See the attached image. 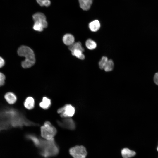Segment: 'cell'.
I'll return each mask as SVG.
<instances>
[{
	"label": "cell",
	"mask_w": 158,
	"mask_h": 158,
	"mask_svg": "<svg viewBox=\"0 0 158 158\" xmlns=\"http://www.w3.org/2000/svg\"><path fill=\"white\" fill-rule=\"evenodd\" d=\"M114 66L113 61L111 59L108 60L104 69L106 72H109L112 71Z\"/></svg>",
	"instance_id": "d6986e66"
},
{
	"label": "cell",
	"mask_w": 158,
	"mask_h": 158,
	"mask_svg": "<svg viewBox=\"0 0 158 158\" xmlns=\"http://www.w3.org/2000/svg\"><path fill=\"white\" fill-rule=\"evenodd\" d=\"M32 17L34 22H37L41 23L43 25L44 28L47 27L48 23L46 21V17L42 13H36L33 15Z\"/></svg>",
	"instance_id": "ba28073f"
},
{
	"label": "cell",
	"mask_w": 158,
	"mask_h": 158,
	"mask_svg": "<svg viewBox=\"0 0 158 158\" xmlns=\"http://www.w3.org/2000/svg\"><path fill=\"white\" fill-rule=\"evenodd\" d=\"M37 3L42 6L48 7L51 4L50 0H36Z\"/></svg>",
	"instance_id": "603a6c76"
},
{
	"label": "cell",
	"mask_w": 158,
	"mask_h": 158,
	"mask_svg": "<svg viewBox=\"0 0 158 158\" xmlns=\"http://www.w3.org/2000/svg\"><path fill=\"white\" fill-rule=\"evenodd\" d=\"M18 55L25 57V59L21 63L24 68H28L32 67L35 63V59L33 51L29 47L22 46L19 47L17 51Z\"/></svg>",
	"instance_id": "3957f363"
},
{
	"label": "cell",
	"mask_w": 158,
	"mask_h": 158,
	"mask_svg": "<svg viewBox=\"0 0 158 158\" xmlns=\"http://www.w3.org/2000/svg\"><path fill=\"white\" fill-rule=\"evenodd\" d=\"M68 49L71 51L76 50H79L83 52L84 51V49L82 47L81 43L80 42L74 43L71 45L69 46Z\"/></svg>",
	"instance_id": "e0dca14e"
},
{
	"label": "cell",
	"mask_w": 158,
	"mask_h": 158,
	"mask_svg": "<svg viewBox=\"0 0 158 158\" xmlns=\"http://www.w3.org/2000/svg\"><path fill=\"white\" fill-rule=\"evenodd\" d=\"M26 138L31 140L37 147H38L39 146L41 139L38 138L35 135L31 134H28L26 135Z\"/></svg>",
	"instance_id": "7c38bea8"
},
{
	"label": "cell",
	"mask_w": 158,
	"mask_h": 158,
	"mask_svg": "<svg viewBox=\"0 0 158 158\" xmlns=\"http://www.w3.org/2000/svg\"><path fill=\"white\" fill-rule=\"evenodd\" d=\"M38 148L40 154L44 157L56 156L59 151L58 146L54 139L50 140L41 139L40 144Z\"/></svg>",
	"instance_id": "7a4b0ae2"
},
{
	"label": "cell",
	"mask_w": 158,
	"mask_h": 158,
	"mask_svg": "<svg viewBox=\"0 0 158 158\" xmlns=\"http://www.w3.org/2000/svg\"><path fill=\"white\" fill-rule=\"evenodd\" d=\"M5 61L4 59L0 56V68L2 67L4 65Z\"/></svg>",
	"instance_id": "484cf974"
},
{
	"label": "cell",
	"mask_w": 158,
	"mask_h": 158,
	"mask_svg": "<svg viewBox=\"0 0 158 158\" xmlns=\"http://www.w3.org/2000/svg\"><path fill=\"white\" fill-rule=\"evenodd\" d=\"M37 125L16 109L6 107L0 110V132L12 128H21L24 126Z\"/></svg>",
	"instance_id": "6da1fadb"
},
{
	"label": "cell",
	"mask_w": 158,
	"mask_h": 158,
	"mask_svg": "<svg viewBox=\"0 0 158 158\" xmlns=\"http://www.w3.org/2000/svg\"><path fill=\"white\" fill-rule=\"evenodd\" d=\"M35 102L34 98L31 97H27L24 102L25 107L29 110L33 109L35 106Z\"/></svg>",
	"instance_id": "8fae6325"
},
{
	"label": "cell",
	"mask_w": 158,
	"mask_h": 158,
	"mask_svg": "<svg viewBox=\"0 0 158 158\" xmlns=\"http://www.w3.org/2000/svg\"><path fill=\"white\" fill-rule=\"evenodd\" d=\"M157 150L158 151V147H157Z\"/></svg>",
	"instance_id": "4316f807"
},
{
	"label": "cell",
	"mask_w": 158,
	"mask_h": 158,
	"mask_svg": "<svg viewBox=\"0 0 158 158\" xmlns=\"http://www.w3.org/2000/svg\"><path fill=\"white\" fill-rule=\"evenodd\" d=\"M57 122L59 126L63 128L73 130L75 128V122L70 118H63L61 120L57 121Z\"/></svg>",
	"instance_id": "52a82bcc"
},
{
	"label": "cell",
	"mask_w": 158,
	"mask_h": 158,
	"mask_svg": "<svg viewBox=\"0 0 158 158\" xmlns=\"http://www.w3.org/2000/svg\"><path fill=\"white\" fill-rule=\"evenodd\" d=\"M5 79L6 77L4 74L0 72V87L5 84Z\"/></svg>",
	"instance_id": "cb8c5ba5"
},
{
	"label": "cell",
	"mask_w": 158,
	"mask_h": 158,
	"mask_svg": "<svg viewBox=\"0 0 158 158\" xmlns=\"http://www.w3.org/2000/svg\"><path fill=\"white\" fill-rule=\"evenodd\" d=\"M108 60V58L106 56H103L99 63V68L103 69L106 64Z\"/></svg>",
	"instance_id": "44dd1931"
},
{
	"label": "cell",
	"mask_w": 158,
	"mask_h": 158,
	"mask_svg": "<svg viewBox=\"0 0 158 158\" xmlns=\"http://www.w3.org/2000/svg\"><path fill=\"white\" fill-rule=\"evenodd\" d=\"M89 26L90 30L92 31L95 32L99 29L100 24L99 20H95L90 22L89 24Z\"/></svg>",
	"instance_id": "2e32d148"
},
{
	"label": "cell",
	"mask_w": 158,
	"mask_h": 158,
	"mask_svg": "<svg viewBox=\"0 0 158 158\" xmlns=\"http://www.w3.org/2000/svg\"><path fill=\"white\" fill-rule=\"evenodd\" d=\"M51 105V101L49 98L44 97L42 101L40 103V107L43 109H47L49 108Z\"/></svg>",
	"instance_id": "9a60e30c"
},
{
	"label": "cell",
	"mask_w": 158,
	"mask_h": 158,
	"mask_svg": "<svg viewBox=\"0 0 158 158\" xmlns=\"http://www.w3.org/2000/svg\"><path fill=\"white\" fill-rule=\"evenodd\" d=\"M121 153L123 158H130L134 156L135 152L127 148L123 149L121 151Z\"/></svg>",
	"instance_id": "5bb4252c"
},
{
	"label": "cell",
	"mask_w": 158,
	"mask_h": 158,
	"mask_svg": "<svg viewBox=\"0 0 158 158\" xmlns=\"http://www.w3.org/2000/svg\"><path fill=\"white\" fill-rule=\"evenodd\" d=\"M80 7L83 10L87 11L90 9L93 0H78Z\"/></svg>",
	"instance_id": "30bf717a"
},
{
	"label": "cell",
	"mask_w": 158,
	"mask_h": 158,
	"mask_svg": "<svg viewBox=\"0 0 158 158\" xmlns=\"http://www.w3.org/2000/svg\"><path fill=\"white\" fill-rule=\"evenodd\" d=\"M74 37L71 34H67L63 37V41L66 45L69 46L74 42Z\"/></svg>",
	"instance_id": "4fadbf2b"
},
{
	"label": "cell",
	"mask_w": 158,
	"mask_h": 158,
	"mask_svg": "<svg viewBox=\"0 0 158 158\" xmlns=\"http://www.w3.org/2000/svg\"><path fill=\"white\" fill-rule=\"evenodd\" d=\"M4 97L6 101L10 104H14L17 100L16 95L11 92H8L6 93Z\"/></svg>",
	"instance_id": "9c48e42d"
},
{
	"label": "cell",
	"mask_w": 158,
	"mask_h": 158,
	"mask_svg": "<svg viewBox=\"0 0 158 158\" xmlns=\"http://www.w3.org/2000/svg\"><path fill=\"white\" fill-rule=\"evenodd\" d=\"M71 52L72 55L77 58L81 60L85 59V56L82 51L79 50H76Z\"/></svg>",
	"instance_id": "ffe728a7"
},
{
	"label": "cell",
	"mask_w": 158,
	"mask_h": 158,
	"mask_svg": "<svg viewBox=\"0 0 158 158\" xmlns=\"http://www.w3.org/2000/svg\"><path fill=\"white\" fill-rule=\"evenodd\" d=\"M40 129L41 136L47 140L54 139V137L57 133L56 128L48 121L45 122Z\"/></svg>",
	"instance_id": "277c9868"
},
{
	"label": "cell",
	"mask_w": 158,
	"mask_h": 158,
	"mask_svg": "<svg viewBox=\"0 0 158 158\" xmlns=\"http://www.w3.org/2000/svg\"><path fill=\"white\" fill-rule=\"evenodd\" d=\"M57 111L63 118H71L74 114L75 109L71 104H67L59 108Z\"/></svg>",
	"instance_id": "5b68a950"
},
{
	"label": "cell",
	"mask_w": 158,
	"mask_h": 158,
	"mask_svg": "<svg viewBox=\"0 0 158 158\" xmlns=\"http://www.w3.org/2000/svg\"><path fill=\"white\" fill-rule=\"evenodd\" d=\"M70 154L74 158H85L87 154L86 148L83 146H76L69 150Z\"/></svg>",
	"instance_id": "8992f818"
},
{
	"label": "cell",
	"mask_w": 158,
	"mask_h": 158,
	"mask_svg": "<svg viewBox=\"0 0 158 158\" xmlns=\"http://www.w3.org/2000/svg\"><path fill=\"white\" fill-rule=\"evenodd\" d=\"M153 79L154 83L158 85V72L155 74Z\"/></svg>",
	"instance_id": "d4e9b609"
},
{
	"label": "cell",
	"mask_w": 158,
	"mask_h": 158,
	"mask_svg": "<svg viewBox=\"0 0 158 158\" xmlns=\"http://www.w3.org/2000/svg\"><path fill=\"white\" fill-rule=\"evenodd\" d=\"M33 28L36 31H42L44 28L43 25L41 23L37 22H35Z\"/></svg>",
	"instance_id": "7402d4cb"
},
{
	"label": "cell",
	"mask_w": 158,
	"mask_h": 158,
	"mask_svg": "<svg viewBox=\"0 0 158 158\" xmlns=\"http://www.w3.org/2000/svg\"><path fill=\"white\" fill-rule=\"evenodd\" d=\"M85 45L90 50H93L97 47V44L95 42L90 39L86 40Z\"/></svg>",
	"instance_id": "ac0fdd59"
}]
</instances>
